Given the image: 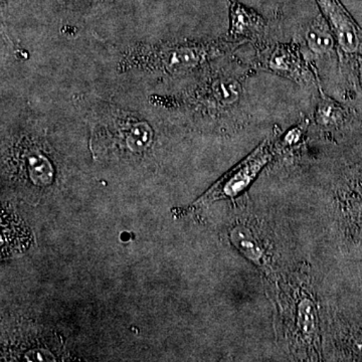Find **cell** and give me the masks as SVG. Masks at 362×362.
<instances>
[{
  "mask_svg": "<svg viewBox=\"0 0 362 362\" xmlns=\"http://www.w3.org/2000/svg\"><path fill=\"white\" fill-rule=\"evenodd\" d=\"M232 44L226 42H181L164 47H150L131 56L135 65L148 69L183 73L206 63L228 51Z\"/></svg>",
  "mask_w": 362,
  "mask_h": 362,
  "instance_id": "6da1fadb",
  "label": "cell"
},
{
  "mask_svg": "<svg viewBox=\"0 0 362 362\" xmlns=\"http://www.w3.org/2000/svg\"><path fill=\"white\" fill-rule=\"evenodd\" d=\"M273 149L269 140L262 143L239 165L218 180L199 202H209L237 197L255 180L259 171L271 160Z\"/></svg>",
  "mask_w": 362,
  "mask_h": 362,
  "instance_id": "7a4b0ae2",
  "label": "cell"
},
{
  "mask_svg": "<svg viewBox=\"0 0 362 362\" xmlns=\"http://www.w3.org/2000/svg\"><path fill=\"white\" fill-rule=\"evenodd\" d=\"M335 40L343 51L362 52V32L339 0H317Z\"/></svg>",
  "mask_w": 362,
  "mask_h": 362,
  "instance_id": "3957f363",
  "label": "cell"
},
{
  "mask_svg": "<svg viewBox=\"0 0 362 362\" xmlns=\"http://www.w3.org/2000/svg\"><path fill=\"white\" fill-rule=\"evenodd\" d=\"M265 66L273 73L297 82H309L311 74L299 52L290 45H277L266 56Z\"/></svg>",
  "mask_w": 362,
  "mask_h": 362,
  "instance_id": "277c9868",
  "label": "cell"
},
{
  "mask_svg": "<svg viewBox=\"0 0 362 362\" xmlns=\"http://www.w3.org/2000/svg\"><path fill=\"white\" fill-rule=\"evenodd\" d=\"M230 11V35L238 39H255L265 28L263 18L256 11L239 4L237 0H228Z\"/></svg>",
  "mask_w": 362,
  "mask_h": 362,
  "instance_id": "5b68a950",
  "label": "cell"
},
{
  "mask_svg": "<svg viewBox=\"0 0 362 362\" xmlns=\"http://www.w3.org/2000/svg\"><path fill=\"white\" fill-rule=\"evenodd\" d=\"M323 21H314L305 35V42L309 51L317 56H325L334 47V35Z\"/></svg>",
  "mask_w": 362,
  "mask_h": 362,
  "instance_id": "8992f818",
  "label": "cell"
},
{
  "mask_svg": "<svg viewBox=\"0 0 362 362\" xmlns=\"http://www.w3.org/2000/svg\"><path fill=\"white\" fill-rule=\"evenodd\" d=\"M232 240L242 254L258 265H264V252L246 228L238 226L233 230Z\"/></svg>",
  "mask_w": 362,
  "mask_h": 362,
  "instance_id": "52a82bcc",
  "label": "cell"
},
{
  "mask_svg": "<svg viewBox=\"0 0 362 362\" xmlns=\"http://www.w3.org/2000/svg\"><path fill=\"white\" fill-rule=\"evenodd\" d=\"M345 117H346V113L341 105L333 101L329 98L321 100L317 107V122L325 127H337L344 122Z\"/></svg>",
  "mask_w": 362,
  "mask_h": 362,
  "instance_id": "ba28073f",
  "label": "cell"
},
{
  "mask_svg": "<svg viewBox=\"0 0 362 362\" xmlns=\"http://www.w3.org/2000/svg\"><path fill=\"white\" fill-rule=\"evenodd\" d=\"M298 325L306 337H310L315 331V308L310 300L304 299L300 302L298 306Z\"/></svg>",
  "mask_w": 362,
  "mask_h": 362,
  "instance_id": "9c48e42d",
  "label": "cell"
},
{
  "mask_svg": "<svg viewBox=\"0 0 362 362\" xmlns=\"http://www.w3.org/2000/svg\"><path fill=\"white\" fill-rule=\"evenodd\" d=\"M214 92L221 103L233 104L239 100L240 85L235 78H223L216 83Z\"/></svg>",
  "mask_w": 362,
  "mask_h": 362,
  "instance_id": "30bf717a",
  "label": "cell"
},
{
  "mask_svg": "<svg viewBox=\"0 0 362 362\" xmlns=\"http://www.w3.org/2000/svg\"><path fill=\"white\" fill-rule=\"evenodd\" d=\"M359 77H361V82L362 85V58L359 61Z\"/></svg>",
  "mask_w": 362,
  "mask_h": 362,
  "instance_id": "8fae6325",
  "label": "cell"
}]
</instances>
